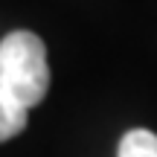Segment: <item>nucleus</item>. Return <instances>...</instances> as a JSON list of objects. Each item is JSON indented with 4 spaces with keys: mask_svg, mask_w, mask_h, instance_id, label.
<instances>
[{
    "mask_svg": "<svg viewBox=\"0 0 157 157\" xmlns=\"http://www.w3.org/2000/svg\"><path fill=\"white\" fill-rule=\"evenodd\" d=\"M0 87L26 111L44 102L50 90V67L47 47L35 32L15 29L0 41Z\"/></svg>",
    "mask_w": 157,
    "mask_h": 157,
    "instance_id": "f257e3e1",
    "label": "nucleus"
},
{
    "mask_svg": "<svg viewBox=\"0 0 157 157\" xmlns=\"http://www.w3.org/2000/svg\"><path fill=\"white\" fill-rule=\"evenodd\" d=\"M26 108L21 102H15L3 87H0V143L17 137L23 128H26Z\"/></svg>",
    "mask_w": 157,
    "mask_h": 157,
    "instance_id": "f03ea898",
    "label": "nucleus"
},
{
    "mask_svg": "<svg viewBox=\"0 0 157 157\" xmlns=\"http://www.w3.org/2000/svg\"><path fill=\"white\" fill-rule=\"evenodd\" d=\"M117 157H157V134L148 128H131L119 140Z\"/></svg>",
    "mask_w": 157,
    "mask_h": 157,
    "instance_id": "7ed1b4c3",
    "label": "nucleus"
}]
</instances>
